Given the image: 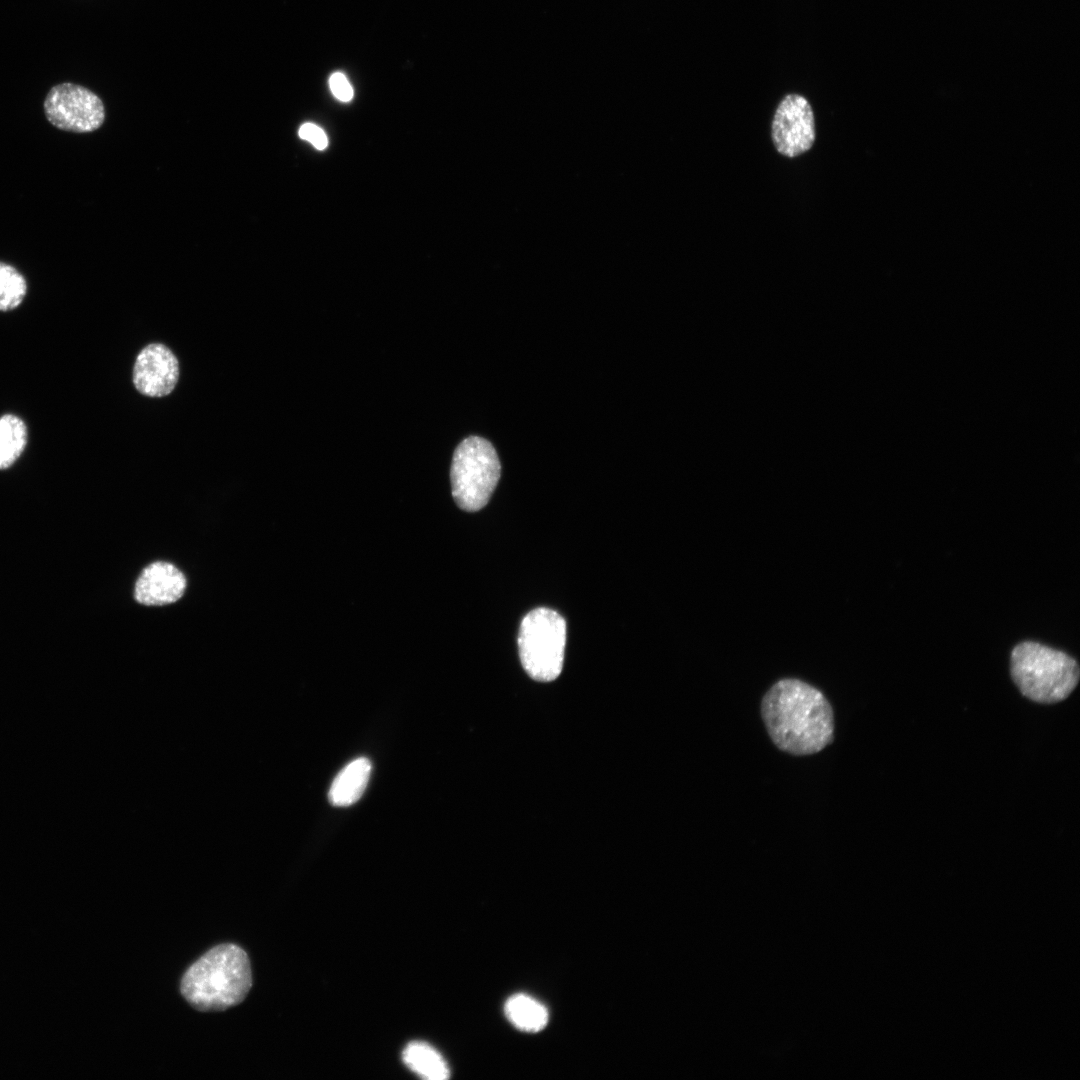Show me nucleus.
I'll return each instance as SVG.
<instances>
[{"label":"nucleus","mask_w":1080,"mask_h":1080,"mask_svg":"<svg viewBox=\"0 0 1080 1080\" xmlns=\"http://www.w3.org/2000/svg\"><path fill=\"white\" fill-rule=\"evenodd\" d=\"M761 715L773 743L796 756L817 753L833 740V710L820 690L782 679L763 696Z\"/></svg>","instance_id":"obj_1"},{"label":"nucleus","mask_w":1080,"mask_h":1080,"mask_svg":"<svg viewBox=\"0 0 1080 1080\" xmlns=\"http://www.w3.org/2000/svg\"><path fill=\"white\" fill-rule=\"evenodd\" d=\"M251 987L248 955L231 943L217 945L202 955L180 983L185 1000L202 1012L223 1011L240 1004Z\"/></svg>","instance_id":"obj_2"},{"label":"nucleus","mask_w":1080,"mask_h":1080,"mask_svg":"<svg viewBox=\"0 0 1080 1080\" xmlns=\"http://www.w3.org/2000/svg\"><path fill=\"white\" fill-rule=\"evenodd\" d=\"M1010 671L1025 697L1044 704L1066 699L1078 684L1080 673L1074 658L1034 641H1024L1013 648Z\"/></svg>","instance_id":"obj_3"},{"label":"nucleus","mask_w":1080,"mask_h":1080,"mask_svg":"<svg viewBox=\"0 0 1080 1080\" xmlns=\"http://www.w3.org/2000/svg\"><path fill=\"white\" fill-rule=\"evenodd\" d=\"M501 465L493 445L469 436L456 447L450 469L454 501L462 510L476 512L489 501L500 479Z\"/></svg>","instance_id":"obj_4"},{"label":"nucleus","mask_w":1080,"mask_h":1080,"mask_svg":"<svg viewBox=\"0 0 1080 1080\" xmlns=\"http://www.w3.org/2000/svg\"><path fill=\"white\" fill-rule=\"evenodd\" d=\"M566 644V622L556 611L537 608L522 620L519 655L527 674L537 681L556 679L562 671Z\"/></svg>","instance_id":"obj_5"},{"label":"nucleus","mask_w":1080,"mask_h":1080,"mask_svg":"<svg viewBox=\"0 0 1080 1080\" xmlns=\"http://www.w3.org/2000/svg\"><path fill=\"white\" fill-rule=\"evenodd\" d=\"M44 113L54 127L74 133L95 131L105 119L102 100L89 89L73 83L51 88L44 101Z\"/></svg>","instance_id":"obj_6"},{"label":"nucleus","mask_w":1080,"mask_h":1080,"mask_svg":"<svg viewBox=\"0 0 1080 1080\" xmlns=\"http://www.w3.org/2000/svg\"><path fill=\"white\" fill-rule=\"evenodd\" d=\"M771 134L776 150L786 157L808 151L815 141L814 115L808 100L799 94L785 96L775 111Z\"/></svg>","instance_id":"obj_7"},{"label":"nucleus","mask_w":1080,"mask_h":1080,"mask_svg":"<svg viewBox=\"0 0 1080 1080\" xmlns=\"http://www.w3.org/2000/svg\"><path fill=\"white\" fill-rule=\"evenodd\" d=\"M178 377V360L165 345L152 343L138 354L133 369V383L141 394L166 396L175 388Z\"/></svg>","instance_id":"obj_8"},{"label":"nucleus","mask_w":1080,"mask_h":1080,"mask_svg":"<svg viewBox=\"0 0 1080 1080\" xmlns=\"http://www.w3.org/2000/svg\"><path fill=\"white\" fill-rule=\"evenodd\" d=\"M184 573L167 561H155L139 574L134 585V599L145 606H164L178 601L185 593Z\"/></svg>","instance_id":"obj_9"},{"label":"nucleus","mask_w":1080,"mask_h":1080,"mask_svg":"<svg viewBox=\"0 0 1080 1080\" xmlns=\"http://www.w3.org/2000/svg\"><path fill=\"white\" fill-rule=\"evenodd\" d=\"M371 773V763L360 757L346 765L334 778L328 798L332 805L346 807L355 803L364 793Z\"/></svg>","instance_id":"obj_10"},{"label":"nucleus","mask_w":1080,"mask_h":1080,"mask_svg":"<svg viewBox=\"0 0 1080 1080\" xmlns=\"http://www.w3.org/2000/svg\"><path fill=\"white\" fill-rule=\"evenodd\" d=\"M508 1020L519 1030L538 1032L548 1023V1011L540 1002L526 994H515L505 1003Z\"/></svg>","instance_id":"obj_11"},{"label":"nucleus","mask_w":1080,"mask_h":1080,"mask_svg":"<svg viewBox=\"0 0 1080 1080\" xmlns=\"http://www.w3.org/2000/svg\"><path fill=\"white\" fill-rule=\"evenodd\" d=\"M28 442L27 425L22 418L7 413L0 417V470L11 467L24 452Z\"/></svg>","instance_id":"obj_12"},{"label":"nucleus","mask_w":1080,"mask_h":1080,"mask_svg":"<svg viewBox=\"0 0 1080 1080\" xmlns=\"http://www.w3.org/2000/svg\"><path fill=\"white\" fill-rule=\"evenodd\" d=\"M404 1063L416 1074L428 1080H444L449 1069L441 1055L423 1042H412L404 1049Z\"/></svg>","instance_id":"obj_13"},{"label":"nucleus","mask_w":1080,"mask_h":1080,"mask_svg":"<svg viewBox=\"0 0 1080 1080\" xmlns=\"http://www.w3.org/2000/svg\"><path fill=\"white\" fill-rule=\"evenodd\" d=\"M26 294L25 277L14 266L0 261V312L16 309Z\"/></svg>","instance_id":"obj_14"},{"label":"nucleus","mask_w":1080,"mask_h":1080,"mask_svg":"<svg viewBox=\"0 0 1080 1080\" xmlns=\"http://www.w3.org/2000/svg\"><path fill=\"white\" fill-rule=\"evenodd\" d=\"M329 87L334 97L341 102H349L354 96L350 82L341 72H335L330 76Z\"/></svg>","instance_id":"obj_15"},{"label":"nucleus","mask_w":1080,"mask_h":1080,"mask_svg":"<svg viewBox=\"0 0 1080 1080\" xmlns=\"http://www.w3.org/2000/svg\"><path fill=\"white\" fill-rule=\"evenodd\" d=\"M298 134L301 139L310 142L318 150H324L328 145L325 132L313 123L301 125Z\"/></svg>","instance_id":"obj_16"}]
</instances>
